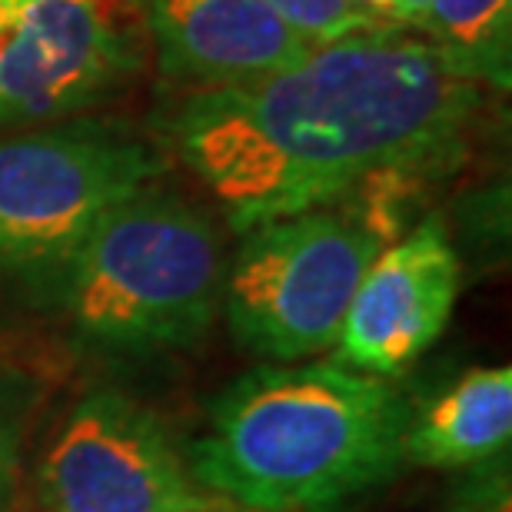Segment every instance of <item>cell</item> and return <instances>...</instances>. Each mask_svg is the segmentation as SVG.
Returning a JSON list of instances; mask_svg holds the SVG:
<instances>
[{"instance_id":"obj_15","label":"cell","mask_w":512,"mask_h":512,"mask_svg":"<svg viewBox=\"0 0 512 512\" xmlns=\"http://www.w3.org/2000/svg\"><path fill=\"white\" fill-rule=\"evenodd\" d=\"M429 4H433V0H389V24L413 30Z\"/></svg>"},{"instance_id":"obj_4","label":"cell","mask_w":512,"mask_h":512,"mask_svg":"<svg viewBox=\"0 0 512 512\" xmlns=\"http://www.w3.org/2000/svg\"><path fill=\"white\" fill-rule=\"evenodd\" d=\"M380 250L383 240L350 203L247 230L223 276L220 306L233 336L270 363L330 353Z\"/></svg>"},{"instance_id":"obj_16","label":"cell","mask_w":512,"mask_h":512,"mask_svg":"<svg viewBox=\"0 0 512 512\" xmlns=\"http://www.w3.org/2000/svg\"><path fill=\"white\" fill-rule=\"evenodd\" d=\"M24 7V0H0V30H4L10 20H14L17 10Z\"/></svg>"},{"instance_id":"obj_7","label":"cell","mask_w":512,"mask_h":512,"mask_svg":"<svg viewBox=\"0 0 512 512\" xmlns=\"http://www.w3.org/2000/svg\"><path fill=\"white\" fill-rule=\"evenodd\" d=\"M40 512H197L217 503L193 479L170 426L114 389L60 419L34 473Z\"/></svg>"},{"instance_id":"obj_3","label":"cell","mask_w":512,"mask_h":512,"mask_svg":"<svg viewBox=\"0 0 512 512\" xmlns=\"http://www.w3.org/2000/svg\"><path fill=\"white\" fill-rule=\"evenodd\" d=\"M77 333L114 350L197 343L223 303V240L200 207L143 187L117 203L57 266Z\"/></svg>"},{"instance_id":"obj_2","label":"cell","mask_w":512,"mask_h":512,"mask_svg":"<svg viewBox=\"0 0 512 512\" xmlns=\"http://www.w3.org/2000/svg\"><path fill=\"white\" fill-rule=\"evenodd\" d=\"M413 409L340 360L270 363L233 383L190 449L207 493L256 512H330L396 476Z\"/></svg>"},{"instance_id":"obj_8","label":"cell","mask_w":512,"mask_h":512,"mask_svg":"<svg viewBox=\"0 0 512 512\" xmlns=\"http://www.w3.org/2000/svg\"><path fill=\"white\" fill-rule=\"evenodd\" d=\"M463 263L439 220L389 243L356 286L340 330V363L393 380L433 346L453 320Z\"/></svg>"},{"instance_id":"obj_10","label":"cell","mask_w":512,"mask_h":512,"mask_svg":"<svg viewBox=\"0 0 512 512\" xmlns=\"http://www.w3.org/2000/svg\"><path fill=\"white\" fill-rule=\"evenodd\" d=\"M512 370L476 366L409 416L403 459L426 469H476L509 453Z\"/></svg>"},{"instance_id":"obj_5","label":"cell","mask_w":512,"mask_h":512,"mask_svg":"<svg viewBox=\"0 0 512 512\" xmlns=\"http://www.w3.org/2000/svg\"><path fill=\"white\" fill-rule=\"evenodd\" d=\"M163 157L117 124L0 137V273H54Z\"/></svg>"},{"instance_id":"obj_12","label":"cell","mask_w":512,"mask_h":512,"mask_svg":"<svg viewBox=\"0 0 512 512\" xmlns=\"http://www.w3.org/2000/svg\"><path fill=\"white\" fill-rule=\"evenodd\" d=\"M296 34H303L313 44H330V40L360 34L373 27H393L386 20L353 7L350 0H266Z\"/></svg>"},{"instance_id":"obj_1","label":"cell","mask_w":512,"mask_h":512,"mask_svg":"<svg viewBox=\"0 0 512 512\" xmlns=\"http://www.w3.org/2000/svg\"><path fill=\"white\" fill-rule=\"evenodd\" d=\"M479 107L483 84L426 37L373 27L250 84L170 100L157 137L247 233L376 180L443 177L463 160Z\"/></svg>"},{"instance_id":"obj_14","label":"cell","mask_w":512,"mask_h":512,"mask_svg":"<svg viewBox=\"0 0 512 512\" xmlns=\"http://www.w3.org/2000/svg\"><path fill=\"white\" fill-rule=\"evenodd\" d=\"M14 473H17V426L0 406V512H10L14 496Z\"/></svg>"},{"instance_id":"obj_13","label":"cell","mask_w":512,"mask_h":512,"mask_svg":"<svg viewBox=\"0 0 512 512\" xmlns=\"http://www.w3.org/2000/svg\"><path fill=\"white\" fill-rule=\"evenodd\" d=\"M509 469L506 456L486 466H476V476L466 479L449 512H509Z\"/></svg>"},{"instance_id":"obj_17","label":"cell","mask_w":512,"mask_h":512,"mask_svg":"<svg viewBox=\"0 0 512 512\" xmlns=\"http://www.w3.org/2000/svg\"><path fill=\"white\" fill-rule=\"evenodd\" d=\"M197 512H256V509H243V506H237V503H227V499H217L213 506L197 509Z\"/></svg>"},{"instance_id":"obj_6","label":"cell","mask_w":512,"mask_h":512,"mask_svg":"<svg viewBox=\"0 0 512 512\" xmlns=\"http://www.w3.org/2000/svg\"><path fill=\"white\" fill-rule=\"evenodd\" d=\"M147 54L143 0H24L0 30V127L84 114L120 94Z\"/></svg>"},{"instance_id":"obj_9","label":"cell","mask_w":512,"mask_h":512,"mask_svg":"<svg viewBox=\"0 0 512 512\" xmlns=\"http://www.w3.org/2000/svg\"><path fill=\"white\" fill-rule=\"evenodd\" d=\"M143 17L163 77L190 90L250 84L320 47L266 0H143Z\"/></svg>"},{"instance_id":"obj_11","label":"cell","mask_w":512,"mask_h":512,"mask_svg":"<svg viewBox=\"0 0 512 512\" xmlns=\"http://www.w3.org/2000/svg\"><path fill=\"white\" fill-rule=\"evenodd\" d=\"M413 30L479 84L509 87L512 0H433Z\"/></svg>"}]
</instances>
